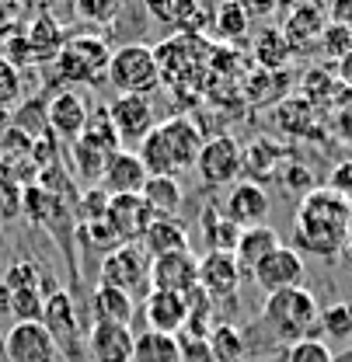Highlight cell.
Wrapping results in <instances>:
<instances>
[{"mask_svg":"<svg viewBox=\"0 0 352 362\" xmlns=\"http://www.w3.org/2000/svg\"><path fill=\"white\" fill-rule=\"evenodd\" d=\"M255 327L272 338V345H297L321 331V303L307 286L268 293Z\"/></svg>","mask_w":352,"mask_h":362,"instance_id":"7a4b0ae2","label":"cell"},{"mask_svg":"<svg viewBox=\"0 0 352 362\" xmlns=\"http://www.w3.org/2000/svg\"><path fill=\"white\" fill-rule=\"evenodd\" d=\"M321 45H324L328 56H339V59H342L346 52H352V32L331 21V25L324 28V35H321Z\"/></svg>","mask_w":352,"mask_h":362,"instance_id":"f35d334b","label":"cell"},{"mask_svg":"<svg viewBox=\"0 0 352 362\" xmlns=\"http://www.w3.org/2000/svg\"><path fill=\"white\" fill-rule=\"evenodd\" d=\"M147 168L140 164V157L132 150H115L108 153L105 160V171H101V188L108 195H140L143 185H147Z\"/></svg>","mask_w":352,"mask_h":362,"instance_id":"d6986e66","label":"cell"},{"mask_svg":"<svg viewBox=\"0 0 352 362\" xmlns=\"http://www.w3.org/2000/svg\"><path fill=\"white\" fill-rule=\"evenodd\" d=\"M331 18H335V25L352 32V0H335L331 4Z\"/></svg>","mask_w":352,"mask_h":362,"instance_id":"f6af8a7d","label":"cell"},{"mask_svg":"<svg viewBox=\"0 0 352 362\" xmlns=\"http://www.w3.org/2000/svg\"><path fill=\"white\" fill-rule=\"evenodd\" d=\"M220 209L230 223L248 230V226L265 223L272 202H268V192H265L259 181H237V185H230V192H227V199L220 202Z\"/></svg>","mask_w":352,"mask_h":362,"instance_id":"9a60e30c","label":"cell"},{"mask_svg":"<svg viewBox=\"0 0 352 362\" xmlns=\"http://www.w3.org/2000/svg\"><path fill=\"white\" fill-rule=\"evenodd\" d=\"M150 289L192 296L199 293V258L195 251H168L150 258Z\"/></svg>","mask_w":352,"mask_h":362,"instance_id":"9c48e42d","label":"cell"},{"mask_svg":"<svg viewBox=\"0 0 352 362\" xmlns=\"http://www.w3.org/2000/svg\"><path fill=\"white\" fill-rule=\"evenodd\" d=\"M42 272H39V265L35 262H14L11 269L4 272V286L11 289V293H25V289H39L42 286Z\"/></svg>","mask_w":352,"mask_h":362,"instance_id":"1f68e13d","label":"cell"},{"mask_svg":"<svg viewBox=\"0 0 352 362\" xmlns=\"http://www.w3.org/2000/svg\"><path fill=\"white\" fill-rule=\"evenodd\" d=\"M132 362H181V345L178 334H161V331H140Z\"/></svg>","mask_w":352,"mask_h":362,"instance_id":"484cf974","label":"cell"},{"mask_svg":"<svg viewBox=\"0 0 352 362\" xmlns=\"http://www.w3.org/2000/svg\"><path fill=\"white\" fill-rule=\"evenodd\" d=\"M195 171L206 188H223V185H237L241 171H244V150L230 133L210 136L199 150Z\"/></svg>","mask_w":352,"mask_h":362,"instance_id":"8992f818","label":"cell"},{"mask_svg":"<svg viewBox=\"0 0 352 362\" xmlns=\"http://www.w3.org/2000/svg\"><path fill=\"white\" fill-rule=\"evenodd\" d=\"M157 139H161V150H164V160H168V175L175 178L181 171H192L195 160H199V150H203V133L195 126V119L188 115H175L168 122H157Z\"/></svg>","mask_w":352,"mask_h":362,"instance_id":"52a82bcc","label":"cell"},{"mask_svg":"<svg viewBox=\"0 0 352 362\" xmlns=\"http://www.w3.org/2000/svg\"><path fill=\"white\" fill-rule=\"evenodd\" d=\"M140 244L147 247L150 258L168 255V251H192L188 247V230H185V223L178 216H154V223L147 226Z\"/></svg>","mask_w":352,"mask_h":362,"instance_id":"44dd1931","label":"cell"},{"mask_svg":"<svg viewBox=\"0 0 352 362\" xmlns=\"http://www.w3.org/2000/svg\"><path fill=\"white\" fill-rule=\"evenodd\" d=\"M188 296L178 293H161L150 289V296L143 300V317H147V331H161V334H181L188 327Z\"/></svg>","mask_w":352,"mask_h":362,"instance_id":"e0dca14e","label":"cell"},{"mask_svg":"<svg viewBox=\"0 0 352 362\" xmlns=\"http://www.w3.org/2000/svg\"><path fill=\"white\" fill-rule=\"evenodd\" d=\"M123 7H126V0H77L81 18L91 25H108L112 18H119Z\"/></svg>","mask_w":352,"mask_h":362,"instance_id":"836d02e7","label":"cell"},{"mask_svg":"<svg viewBox=\"0 0 352 362\" xmlns=\"http://www.w3.org/2000/svg\"><path fill=\"white\" fill-rule=\"evenodd\" d=\"M210 349H213L217 362H241L248 356L244 334H241L234 324H213V331H210Z\"/></svg>","mask_w":352,"mask_h":362,"instance_id":"f546056e","label":"cell"},{"mask_svg":"<svg viewBox=\"0 0 352 362\" xmlns=\"http://www.w3.org/2000/svg\"><path fill=\"white\" fill-rule=\"evenodd\" d=\"M11 129V115H7V108H0V136Z\"/></svg>","mask_w":352,"mask_h":362,"instance_id":"c3c4849f","label":"cell"},{"mask_svg":"<svg viewBox=\"0 0 352 362\" xmlns=\"http://www.w3.org/2000/svg\"><path fill=\"white\" fill-rule=\"evenodd\" d=\"M352 237V202L331 188H314L304 195L293 223V251L317 258H335Z\"/></svg>","mask_w":352,"mask_h":362,"instance_id":"6da1fadb","label":"cell"},{"mask_svg":"<svg viewBox=\"0 0 352 362\" xmlns=\"http://www.w3.org/2000/svg\"><path fill=\"white\" fill-rule=\"evenodd\" d=\"M77 143V139H74ZM81 143H88L94 146L98 153H115V150H123V143H119V136L112 129V119H108V108H94L88 119V126H84V133H81Z\"/></svg>","mask_w":352,"mask_h":362,"instance_id":"83f0119b","label":"cell"},{"mask_svg":"<svg viewBox=\"0 0 352 362\" xmlns=\"http://www.w3.org/2000/svg\"><path fill=\"white\" fill-rule=\"evenodd\" d=\"M45 119H49V129L59 133L63 139H81V133H84V126H88V119H91L88 101H84L74 88L59 90V94L49 98Z\"/></svg>","mask_w":352,"mask_h":362,"instance_id":"ac0fdd59","label":"cell"},{"mask_svg":"<svg viewBox=\"0 0 352 362\" xmlns=\"http://www.w3.org/2000/svg\"><path fill=\"white\" fill-rule=\"evenodd\" d=\"M199 233H203L206 251H234V247H237V240H241V226L230 223L217 202H210V206L203 209Z\"/></svg>","mask_w":352,"mask_h":362,"instance_id":"603a6c76","label":"cell"},{"mask_svg":"<svg viewBox=\"0 0 352 362\" xmlns=\"http://www.w3.org/2000/svg\"><path fill=\"white\" fill-rule=\"evenodd\" d=\"M11 314L18 317V320H42V314H45L42 289H25V293H14Z\"/></svg>","mask_w":352,"mask_h":362,"instance_id":"8d00e7d4","label":"cell"},{"mask_svg":"<svg viewBox=\"0 0 352 362\" xmlns=\"http://www.w3.org/2000/svg\"><path fill=\"white\" fill-rule=\"evenodd\" d=\"M335 74H339V81H342L346 88H352V52H346V56L339 59V66H335Z\"/></svg>","mask_w":352,"mask_h":362,"instance_id":"bcb514c9","label":"cell"},{"mask_svg":"<svg viewBox=\"0 0 352 362\" xmlns=\"http://www.w3.org/2000/svg\"><path fill=\"white\" fill-rule=\"evenodd\" d=\"M279 4H283V0H237V7H241L251 21H265V18H272V14L279 11Z\"/></svg>","mask_w":352,"mask_h":362,"instance_id":"60d3db41","label":"cell"},{"mask_svg":"<svg viewBox=\"0 0 352 362\" xmlns=\"http://www.w3.org/2000/svg\"><path fill=\"white\" fill-rule=\"evenodd\" d=\"M108 108V119H112V129L119 136L123 146H140L147 136L157 129V119H154V105L150 98H140V94H119Z\"/></svg>","mask_w":352,"mask_h":362,"instance_id":"8fae6325","label":"cell"},{"mask_svg":"<svg viewBox=\"0 0 352 362\" xmlns=\"http://www.w3.org/2000/svg\"><path fill=\"white\" fill-rule=\"evenodd\" d=\"M136 331L130 324L115 320H94L88 327V352L94 362H132Z\"/></svg>","mask_w":352,"mask_h":362,"instance_id":"2e32d148","label":"cell"},{"mask_svg":"<svg viewBox=\"0 0 352 362\" xmlns=\"http://www.w3.org/2000/svg\"><path fill=\"white\" fill-rule=\"evenodd\" d=\"M328 188H331V192H339V195H346V199L352 202V160L339 164V168L331 171V181H328Z\"/></svg>","mask_w":352,"mask_h":362,"instance_id":"b9f144b4","label":"cell"},{"mask_svg":"<svg viewBox=\"0 0 352 362\" xmlns=\"http://www.w3.org/2000/svg\"><path fill=\"white\" fill-rule=\"evenodd\" d=\"M304 275H307V265L300 258V251L279 244L276 251H268L262 262L251 269V279L259 282V289L268 293H279V289H293V286H304Z\"/></svg>","mask_w":352,"mask_h":362,"instance_id":"7c38bea8","label":"cell"},{"mask_svg":"<svg viewBox=\"0 0 352 362\" xmlns=\"http://www.w3.org/2000/svg\"><path fill=\"white\" fill-rule=\"evenodd\" d=\"M321 331L331 338H352V303L339 300L331 307H321Z\"/></svg>","mask_w":352,"mask_h":362,"instance_id":"4dcf8cb0","label":"cell"},{"mask_svg":"<svg viewBox=\"0 0 352 362\" xmlns=\"http://www.w3.org/2000/svg\"><path fill=\"white\" fill-rule=\"evenodd\" d=\"M185 338H178L181 345V362H217L213 349H210V338H195L188 331H181Z\"/></svg>","mask_w":352,"mask_h":362,"instance_id":"74e56055","label":"cell"},{"mask_svg":"<svg viewBox=\"0 0 352 362\" xmlns=\"http://www.w3.org/2000/svg\"><path fill=\"white\" fill-rule=\"evenodd\" d=\"M251 56H255L259 70H272V74H276L279 66L290 63L293 49L286 42L283 28H262V32L255 35V42H251Z\"/></svg>","mask_w":352,"mask_h":362,"instance_id":"d4e9b609","label":"cell"},{"mask_svg":"<svg viewBox=\"0 0 352 362\" xmlns=\"http://www.w3.org/2000/svg\"><path fill=\"white\" fill-rule=\"evenodd\" d=\"M147 14L164 21V25H175V0H143Z\"/></svg>","mask_w":352,"mask_h":362,"instance_id":"7bdbcfd3","label":"cell"},{"mask_svg":"<svg viewBox=\"0 0 352 362\" xmlns=\"http://www.w3.org/2000/svg\"><path fill=\"white\" fill-rule=\"evenodd\" d=\"M25 39H28V49H32V52H56V56H59V49H63L59 25H52L49 18L35 21V28H28Z\"/></svg>","mask_w":352,"mask_h":362,"instance_id":"d6a6232c","label":"cell"},{"mask_svg":"<svg viewBox=\"0 0 352 362\" xmlns=\"http://www.w3.org/2000/svg\"><path fill=\"white\" fill-rule=\"evenodd\" d=\"M213 32L223 42H244L248 32H251V18L237 7V0H227V4H220V11L213 18Z\"/></svg>","mask_w":352,"mask_h":362,"instance_id":"f1b7e54d","label":"cell"},{"mask_svg":"<svg viewBox=\"0 0 352 362\" xmlns=\"http://www.w3.org/2000/svg\"><path fill=\"white\" fill-rule=\"evenodd\" d=\"M91 314L94 320H115V324H132L136 317V303H132L130 293L123 289H112V286H94L91 293Z\"/></svg>","mask_w":352,"mask_h":362,"instance_id":"cb8c5ba5","label":"cell"},{"mask_svg":"<svg viewBox=\"0 0 352 362\" xmlns=\"http://www.w3.org/2000/svg\"><path fill=\"white\" fill-rule=\"evenodd\" d=\"M108 63L112 49L101 35H74L67 39L56 56V77L63 84H105L108 81Z\"/></svg>","mask_w":352,"mask_h":362,"instance_id":"3957f363","label":"cell"},{"mask_svg":"<svg viewBox=\"0 0 352 362\" xmlns=\"http://www.w3.org/2000/svg\"><path fill=\"white\" fill-rule=\"evenodd\" d=\"M342 255H346V262H349V265H352V237H349V244L342 247Z\"/></svg>","mask_w":352,"mask_h":362,"instance_id":"681fc988","label":"cell"},{"mask_svg":"<svg viewBox=\"0 0 352 362\" xmlns=\"http://www.w3.org/2000/svg\"><path fill=\"white\" fill-rule=\"evenodd\" d=\"M21 74H18V66L7 59V56H0V108H11L14 101H21Z\"/></svg>","mask_w":352,"mask_h":362,"instance_id":"e575fe53","label":"cell"},{"mask_svg":"<svg viewBox=\"0 0 352 362\" xmlns=\"http://www.w3.org/2000/svg\"><path fill=\"white\" fill-rule=\"evenodd\" d=\"M101 286L123 289V293H143V300L150 296V255L143 244H119L115 251H108L101 258Z\"/></svg>","mask_w":352,"mask_h":362,"instance_id":"5b68a950","label":"cell"},{"mask_svg":"<svg viewBox=\"0 0 352 362\" xmlns=\"http://www.w3.org/2000/svg\"><path fill=\"white\" fill-rule=\"evenodd\" d=\"M241 265L234 258V251H206L199 258V293L217 307V303H234L237 300V286H241Z\"/></svg>","mask_w":352,"mask_h":362,"instance_id":"30bf717a","label":"cell"},{"mask_svg":"<svg viewBox=\"0 0 352 362\" xmlns=\"http://www.w3.org/2000/svg\"><path fill=\"white\" fill-rule=\"evenodd\" d=\"M4 359L7 362H56L59 349L42 320H14L4 334Z\"/></svg>","mask_w":352,"mask_h":362,"instance_id":"ba28073f","label":"cell"},{"mask_svg":"<svg viewBox=\"0 0 352 362\" xmlns=\"http://www.w3.org/2000/svg\"><path fill=\"white\" fill-rule=\"evenodd\" d=\"M286 362H335V356H331L328 341H321V338H304V341L290 345Z\"/></svg>","mask_w":352,"mask_h":362,"instance_id":"d590c367","label":"cell"},{"mask_svg":"<svg viewBox=\"0 0 352 362\" xmlns=\"http://www.w3.org/2000/svg\"><path fill=\"white\" fill-rule=\"evenodd\" d=\"M21 199H25V188H21V185L0 178V216H4V220H11V216L21 209Z\"/></svg>","mask_w":352,"mask_h":362,"instance_id":"ab89813d","label":"cell"},{"mask_svg":"<svg viewBox=\"0 0 352 362\" xmlns=\"http://www.w3.org/2000/svg\"><path fill=\"white\" fill-rule=\"evenodd\" d=\"M335 362H352V349H349V352H342V356H339Z\"/></svg>","mask_w":352,"mask_h":362,"instance_id":"f907efd6","label":"cell"},{"mask_svg":"<svg viewBox=\"0 0 352 362\" xmlns=\"http://www.w3.org/2000/svg\"><path fill=\"white\" fill-rule=\"evenodd\" d=\"M331 84H335V81H331L328 74H321V70H310V74H307V81H304V90H307L310 98H321V94L335 90Z\"/></svg>","mask_w":352,"mask_h":362,"instance_id":"ee69618b","label":"cell"},{"mask_svg":"<svg viewBox=\"0 0 352 362\" xmlns=\"http://www.w3.org/2000/svg\"><path fill=\"white\" fill-rule=\"evenodd\" d=\"M11 303H14V293L0 282V310H7V314H11Z\"/></svg>","mask_w":352,"mask_h":362,"instance_id":"7dc6e473","label":"cell"},{"mask_svg":"<svg viewBox=\"0 0 352 362\" xmlns=\"http://www.w3.org/2000/svg\"><path fill=\"white\" fill-rule=\"evenodd\" d=\"M119 94H140V98H150L154 90L161 88V66H157V56L154 49L143 42H126L112 52V63H108V81Z\"/></svg>","mask_w":352,"mask_h":362,"instance_id":"277c9868","label":"cell"},{"mask_svg":"<svg viewBox=\"0 0 352 362\" xmlns=\"http://www.w3.org/2000/svg\"><path fill=\"white\" fill-rule=\"evenodd\" d=\"M42 324L49 327V334H52V341H56L59 352L77 356V352L84 349V327H81V317H77L74 300H70L63 289H56V293L45 300Z\"/></svg>","mask_w":352,"mask_h":362,"instance_id":"4fadbf2b","label":"cell"},{"mask_svg":"<svg viewBox=\"0 0 352 362\" xmlns=\"http://www.w3.org/2000/svg\"><path fill=\"white\" fill-rule=\"evenodd\" d=\"M143 202L150 206V213L154 216H178V209H181V185L178 178H147L143 185Z\"/></svg>","mask_w":352,"mask_h":362,"instance_id":"4316f807","label":"cell"},{"mask_svg":"<svg viewBox=\"0 0 352 362\" xmlns=\"http://www.w3.org/2000/svg\"><path fill=\"white\" fill-rule=\"evenodd\" d=\"M324 11H321V4H314V0H304V4H297L293 11H290V18H286V25H283V35H286V42L290 49L297 52V49H304V45L317 42L321 35H324Z\"/></svg>","mask_w":352,"mask_h":362,"instance_id":"ffe728a7","label":"cell"},{"mask_svg":"<svg viewBox=\"0 0 352 362\" xmlns=\"http://www.w3.org/2000/svg\"><path fill=\"white\" fill-rule=\"evenodd\" d=\"M283 240H279V233L272 230V226H248V230H241V240H237V247H234V258H237V265L241 272H251L259 262H262L268 251H276Z\"/></svg>","mask_w":352,"mask_h":362,"instance_id":"7402d4cb","label":"cell"},{"mask_svg":"<svg viewBox=\"0 0 352 362\" xmlns=\"http://www.w3.org/2000/svg\"><path fill=\"white\" fill-rule=\"evenodd\" d=\"M105 223L112 226V233H115L119 244H140L143 233H147V226L154 223V213L143 202V195H112L108 199Z\"/></svg>","mask_w":352,"mask_h":362,"instance_id":"5bb4252c","label":"cell"}]
</instances>
